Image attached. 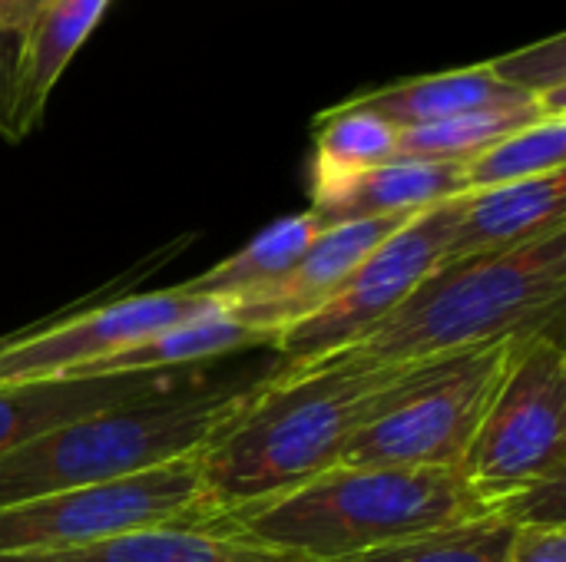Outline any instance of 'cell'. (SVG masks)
Wrapping results in <instances>:
<instances>
[{
	"instance_id": "cell-1",
	"label": "cell",
	"mask_w": 566,
	"mask_h": 562,
	"mask_svg": "<svg viewBox=\"0 0 566 562\" xmlns=\"http://www.w3.org/2000/svg\"><path fill=\"white\" fill-rule=\"evenodd\" d=\"M395 371L332 354L305 371L259 378L242 411L199 450L212 523L338 467Z\"/></svg>"
},
{
	"instance_id": "cell-2",
	"label": "cell",
	"mask_w": 566,
	"mask_h": 562,
	"mask_svg": "<svg viewBox=\"0 0 566 562\" xmlns=\"http://www.w3.org/2000/svg\"><path fill=\"white\" fill-rule=\"evenodd\" d=\"M566 232L441 262L361 344L342 351L378 368H408L544 331H564Z\"/></svg>"
},
{
	"instance_id": "cell-3",
	"label": "cell",
	"mask_w": 566,
	"mask_h": 562,
	"mask_svg": "<svg viewBox=\"0 0 566 562\" xmlns=\"http://www.w3.org/2000/svg\"><path fill=\"white\" fill-rule=\"evenodd\" d=\"M478 517L491 510L461 470L332 467L212 527L312 562H342Z\"/></svg>"
},
{
	"instance_id": "cell-4",
	"label": "cell",
	"mask_w": 566,
	"mask_h": 562,
	"mask_svg": "<svg viewBox=\"0 0 566 562\" xmlns=\"http://www.w3.org/2000/svg\"><path fill=\"white\" fill-rule=\"evenodd\" d=\"M259 381L239 378L216 388L172 391L106 407L0 457V510L50 494L123 480L202 450L252 397Z\"/></svg>"
},
{
	"instance_id": "cell-5",
	"label": "cell",
	"mask_w": 566,
	"mask_h": 562,
	"mask_svg": "<svg viewBox=\"0 0 566 562\" xmlns=\"http://www.w3.org/2000/svg\"><path fill=\"white\" fill-rule=\"evenodd\" d=\"M514 341L398 368L345 444L338 467L461 470Z\"/></svg>"
},
{
	"instance_id": "cell-6",
	"label": "cell",
	"mask_w": 566,
	"mask_h": 562,
	"mask_svg": "<svg viewBox=\"0 0 566 562\" xmlns=\"http://www.w3.org/2000/svg\"><path fill=\"white\" fill-rule=\"evenodd\" d=\"M461 477L501 517L517 497L566 480L564 331L514 341L504 378L464 454Z\"/></svg>"
},
{
	"instance_id": "cell-7",
	"label": "cell",
	"mask_w": 566,
	"mask_h": 562,
	"mask_svg": "<svg viewBox=\"0 0 566 562\" xmlns=\"http://www.w3.org/2000/svg\"><path fill=\"white\" fill-rule=\"evenodd\" d=\"M166 523H212L202 497L199 450L123 480L3 507L0 556L56 553Z\"/></svg>"
},
{
	"instance_id": "cell-8",
	"label": "cell",
	"mask_w": 566,
	"mask_h": 562,
	"mask_svg": "<svg viewBox=\"0 0 566 562\" xmlns=\"http://www.w3.org/2000/svg\"><path fill=\"white\" fill-rule=\"evenodd\" d=\"M461 195L408 219L348 275V282L325 305L279 331L272 341L275 368L269 374L305 371L361 344L441 265L458 222Z\"/></svg>"
},
{
	"instance_id": "cell-9",
	"label": "cell",
	"mask_w": 566,
	"mask_h": 562,
	"mask_svg": "<svg viewBox=\"0 0 566 562\" xmlns=\"http://www.w3.org/2000/svg\"><path fill=\"white\" fill-rule=\"evenodd\" d=\"M226 311L212 298L189 295L182 285L153 295H126L90 305L63 321H36L0 338V384L66 378L83 364L109 358L169 325Z\"/></svg>"
},
{
	"instance_id": "cell-10",
	"label": "cell",
	"mask_w": 566,
	"mask_h": 562,
	"mask_svg": "<svg viewBox=\"0 0 566 562\" xmlns=\"http://www.w3.org/2000/svg\"><path fill=\"white\" fill-rule=\"evenodd\" d=\"M408 219L415 215H385V219H361V222L318 229V235L312 238V245L285 278H279L275 285H269L252 298L226 305L229 315L272 335L275 341L279 331H285L289 325L302 321L318 305H325L348 282V275Z\"/></svg>"
},
{
	"instance_id": "cell-11",
	"label": "cell",
	"mask_w": 566,
	"mask_h": 562,
	"mask_svg": "<svg viewBox=\"0 0 566 562\" xmlns=\"http://www.w3.org/2000/svg\"><path fill=\"white\" fill-rule=\"evenodd\" d=\"M189 371H146V374H116V378H46L27 384H0V457L40 437L50 427L189 384L192 381Z\"/></svg>"
},
{
	"instance_id": "cell-12",
	"label": "cell",
	"mask_w": 566,
	"mask_h": 562,
	"mask_svg": "<svg viewBox=\"0 0 566 562\" xmlns=\"http://www.w3.org/2000/svg\"><path fill=\"white\" fill-rule=\"evenodd\" d=\"M566 232V169L461 195L458 222L441 262L511 252Z\"/></svg>"
},
{
	"instance_id": "cell-13",
	"label": "cell",
	"mask_w": 566,
	"mask_h": 562,
	"mask_svg": "<svg viewBox=\"0 0 566 562\" xmlns=\"http://www.w3.org/2000/svg\"><path fill=\"white\" fill-rule=\"evenodd\" d=\"M461 192H468L461 162L391 159L385 166L365 169L325 189H312L308 215L318 229H332L361 219L418 215Z\"/></svg>"
},
{
	"instance_id": "cell-14",
	"label": "cell",
	"mask_w": 566,
	"mask_h": 562,
	"mask_svg": "<svg viewBox=\"0 0 566 562\" xmlns=\"http://www.w3.org/2000/svg\"><path fill=\"white\" fill-rule=\"evenodd\" d=\"M0 562H312L295 553H282L229 533L222 527H146L119 537H106L86 547L30 553V556H0Z\"/></svg>"
},
{
	"instance_id": "cell-15",
	"label": "cell",
	"mask_w": 566,
	"mask_h": 562,
	"mask_svg": "<svg viewBox=\"0 0 566 562\" xmlns=\"http://www.w3.org/2000/svg\"><path fill=\"white\" fill-rule=\"evenodd\" d=\"M249 348H272V335L239 321L226 311L169 325L109 358L76 368L66 378H116V374H146V371H189L206 361L249 351Z\"/></svg>"
},
{
	"instance_id": "cell-16",
	"label": "cell",
	"mask_w": 566,
	"mask_h": 562,
	"mask_svg": "<svg viewBox=\"0 0 566 562\" xmlns=\"http://www.w3.org/2000/svg\"><path fill=\"white\" fill-rule=\"evenodd\" d=\"M348 103H355L368 113H378L381 119H388L398 129H411V126L441 123V119L474 113V109L521 106V103H534V99L504 86L488 70V63H481V66H464V70H451V73H438V76L405 79V83L355 96Z\"/></svg>"
},
{
	"instance_id": "cell-17",
	"label": "cell",
	"mask_w": 566,
	"mask_h": 562,
	"mask_svg": "<svg viewBox=\"0 0 566 562\" xmlns=\"http://www.w3.org/2000/svg\"><path fill=\"white\" fill-rule=\"evenodd\" d=\"M109 0H50L43 13L23 36L20 56V89H17V113L13 129L17 139L33 132L43 119L50 89L56 86L60 73L99 23Z\"/></svg>"
},
{
	"instance_id": "cell-18",
	"label": "cell",
	"mask_w": 566,
	"mask_h": 562,
	"mask_svg": "<svg viewBox=\"0 0 566 562\" xmlns=\"http://www.w3.org/2000/svg\"><path fill=\"white\" fill-rule=\"evenodd\" d=\"M315 235H318V225L308 212L285 215V219L272 222L269 229H262L235 255H229L219 265H212L209 272L182 282V288L189 295L212 298L219 305H235L242 298L265 291L279 278H285L295 268V262L305 255V248L312 245Z\"/></svg>"
},
{
	"instance_id": "cell-19",
	"label": "cell",
	"mask_w": 566,
	"mask_h": 562,
	"mask_svg": "<svg viewBox=\"0 0 566 562\" xmlns=\"http://www.w3.org/2000/svg\"><path fill=\"white\" fill-rule=\"evenodd\" d=\"M551 113L544 103H521V106H494L461 113L441 123L398 129V156L395 159H421V162H471L504 136L547 119Z\"/></svg>"
},
{
	"instance_id": "cell-20",
	"label": "cell",
	"mask_w": 566,
	"mask_h": 562,
	"mask_svg": "<svg viewBox=\"0 0 566 562\" xmlns=\"http://www.w3.org/2000/svg\"><path fill=\"white\" fill-rule=\"evenodd\" d=\"M398 156V126L368 113L355 103H345L315 123V162L312 189H325L365 169L385 166Z\"/></svg>"
},
{
	"instance_id": "cell-21",
	"label": "cell",
	"mask_w": 566,
	"mask_h": 562,
	"mask_svg": "<svg viewBox=\"0 0 566 562\" xmlns=\"http://www.w3.org/2000/svg\"><path fill=\"white\" fill-rule=\"evenodd\" d=\"M560 169H566V116H547L504 136L501 142L464 162V185L468 192L494 189L541 179Z\"/></svg>"
},
{
	"instance_id": "cell-22",
	"label": "cell",
	"mask_w": 566,
	"mask_h": 562,
	"mask_svg": "<svg viewBox=\"0 0 566 562\" xmlns=\"http://www.w3.org/2000/svg\"><path fill=\"white\" fill-rule=\"evenodd\" d=\"M517 523L491 513L342 562H507Z\"/></svg>"
},
{
	"instance_id": "cell-23",
	"label": "cell",
	"mask_w": 566,
	"mask_h": 562,
	"mask_svg": "<svg viewBox=\"0 0 566 562\" xmlns=\"http://www.w3.org/2000/svg\"><path fill=\"white\" fill-rule=\"evenodd\" d=\"M488 70L527 99L544 103L551 116H566V36L531 43L488 63Z\"/></svg>"
},
{
	"instance_id": "cell-24",
	"label": "cell",
	"mask_w": 566,
	"mask_h": 562,
	"mask_svg": "<svg viewBox=\"0 0 566 562\" xmlns=\"http://www.w3.org/2000/svg\"><path fill=\"white\" fill-rule=\"evenodd\" d=\"M20 56H23V33L0 23V139L20 142L13 129L17 113V89H20Z\"/></svg>"
},
{
	"instance_id": "cell-25",
	"label": "cell",
	"mask_w": 566,
	"mask_h": 562,
	"mask_svg": "<svg viewBox=\"0 0 566 562\" xmlns=\"http://www.w3.org/2000/svg\"><path fill=\"white\" fill-rule=\"evenodd\" d=\"M507 562H566V527L521 523L511 537Z\"/></svg>"
},
{
	"instance_id": "cell-26",
	"label": "cell",
	"mask_w": 566,
	"mask_h": 562,
	"mask_svg": "<svg viewBox=\"0 0 566 562\" xmlns=\"http://www.w3.org/2000/svg\"><path fill=\"white\" fill-rule=\"evenodd\" d=\"M46 3L50 0H0V23L27 36V30L33 26V20L43 13Z\"/></svg>"
}]
</instances>
